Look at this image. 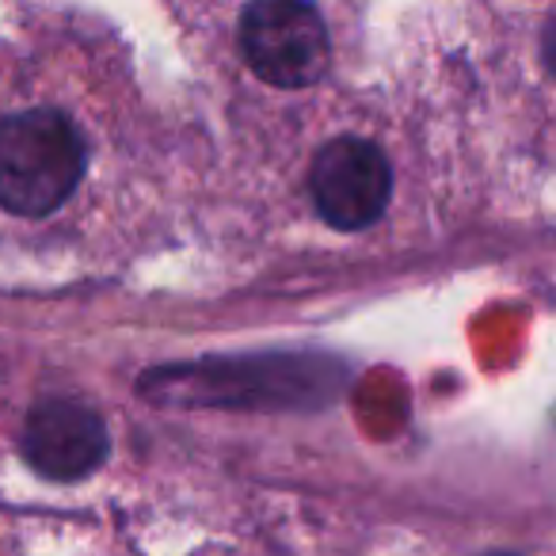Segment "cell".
Here are the masks:
<instances>
[{"label":"cell","instance_id":"cell-1","mask_svg":"<svg viewBox=\"0 0 556 556\" xmlns=\"http://www.w3.org/2000/svg\"><path fill=\"white\" fill-rule=\"evenodd\" d=\"M85 176V138L54 108L0 118V210L47 217Z\"/></svg>","mask_w":556,"mask_h":556},{"label":"cell","instance_id":"cell-2","mask_svg":"<svg viewBox=\"0 0 556 556\" xmlns=\"http://www.w3.org/2000/svg\"><path fill=\"white\" fill-rule=\"evenodd\" d=\"M240 54L275 88H309L328 70V27L298 0H260L240 16Z\"/></svg>","mask_w":556,"mask_h":556},{"label":"cell","instance_id":"cell-3","mask_svg":"<svg viewBox=\"0 0 556 556\" xmlns=\"http://www.w3.org/2000/svg\"><path fill=\"white\" fill-rule=\"evenodd\" d=\"M309 194L317 214L332 229H370L393 199L389 156L366 138H336L317 153L309 168Z\"/></svg>","mask_w":556,"mask_h":556},{"label":"cell","instance_id":"cell-4","mask_svg":"<svg viewBox=\"0 0 556 556\" xmlns=\"http://www.w3.org/2000/svg\"><path fill=\"white\" fill-rule=\"evenodd\" d=\"M24 457L47 480H85L108 457V427L77 401H42L24 424Z\"/></svg>","mask_w":556,"mask_h":556},{"label":"cell","instance_id":"cell-5","mask_svg":"<svg viewBox=\"0 0 556 556\" xmlns=\"http://www.w3.org/2000/svg\"><path fill=\"white\" fill-rule=\"evenodd\" d=\"M541 58H545L548 73H553V77H556V20H553V24H548L545 39H541Z\"/></svg>","mask_w":556,"mask_h":556},{"label":"cell","instance_id":"cell-6","mask_svg":"<svg viewBox=\"0 0 556 556\" xmlns=\"http://www.w3.org/2000/svg\"><path fill=\"white\" fill-rule=\"evenodd\" d=\"M484 556H510V553H484Z\"/></svg>","mask_w":556,"mask_h":556}]
</instances>
